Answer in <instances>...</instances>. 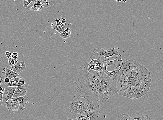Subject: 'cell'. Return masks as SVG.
Segmentation results:
<instances>
[{
    "label": "cell",
    "mask_w": 163,
    "mask_h": 120,
    "mask_svg": "<svg viewBox=\"0 0 163 120\" xmlns=\"http://www.w3.org/2000/svg\"><path fill=\"white\" fill-rule=\"evenodd\" d=\"M73 81L80 97L91 96L98 101H105L118 93L115 81L103 72L90 69L87 63L78 69Z\"/></svg>",
    "instance_id": "obj_1"
},
{
    "label": "cell",
    "mask_w": 163,
    "mask_h": 120,
    "mask_svg": "<svg viewBox=\"0 0 163 120\" xmlns=\"http://www.w3.org/2000/svg\"><path fill=\"white\" fill-rule=\"evenodd\" d=\"M151 81L150 73L144 66L136 61H126L119 72L118 93L131 99L139 98L148 93Z\"/></svg>",
    "instance_id": "obj_2"
},
{
    "label": "cell",
    "mask_w": 163,
    "mask_h": 120,
    "mask_svg": "<svg viewBox=\"0 0 163 120\" xmlns=\"http://www.w3.org/2000/svg\"><path fill=\"white\" fill-rule=\"evenodd\" d=\"M29 98L26 95L12 98L5 104L6 108L12 113L19 114L24 111L29 104Z\"/></svg>",
    "instance_id": "obj_3"
},
{
    "label": "cell",
    "mask_w": 163,
    "mask_h": 120,
    "mask_svg": "<svg viewBox=\"0 0 163 120\" xmlns=\"http://www.w3.org/2000/svg\"><path fill=\"white\" fill-rule=\"evenodd\" d=\"M87 101V109L83 114L90 120H97L100 113V106L97 99L91 96L84 97Z\"/></svg>",
    "instance_id": "obj_4"
},
{
    "label": "cell",
    "mask_w": 163,
    "mask_h": 120,
    "mask_svg": "<svg viewBox=\"0 0 163 120\" xmlns=\"http://www.w3.org/2000/svg\"><path fill=\"white\" fill-rule=\"evenodd\" d=\"M87 107L86 99L84 97H80L74 99L71 102L69 109L72 113L83 114L86 111Z\"/></svg>",
    "instance_id": "obj_5"
},
{
    "label": "cell",
    "mask_w": 163,
    "mask_h": 120,
    "mask_svg": "<svg viewBox=\"0 0 163 120\" xmlns=\"http://www.w3.org/2000/svg\"><path fill=\"white\" fill-rule=\"evenodd\" d=\"M59 1L56 0H42L40 3L44 7V11L50 12L56 11L59 7Z\"/></svg>",
    "instance_id": "obj_6"
},
{
    "label": "cell",
    "mask_w": 163,
    "mask_h": 120,
    "mask_svg": "<svg viewBox=\"0 0 163 120\" xmlns=\"http://www.w3.org/2000/svg\"><path fill=\"white\" fill-rule=\"evenodd\" d=\"M90 60V62L88 63L89 69L98 72H102L104 68V65L102 61L100 59H92Z\"/></svg>",
    "instance_id": "obj_7"
},
{
    "label": "cell",
    "mask_w": 163,
    "mask_h": 120,
    "mask_svg": "<svg viewBox=\"0 0 163 120\" xmlns=\"http://www.w3.org/2000/svg\"><path fill=\"white\" fill-rule=\"evenodd\" d=\"M26 82L24 79L20 76L13 78L10 80L9 83H6V87H12L16 88L21 86H24Z\"/></svg>",
    "instance_id": "obj_8"
},
{
    "label": "cell",
    "mask_w": 163,
    "mask_h": 120,
    "mask_svg": "<svg viewBox=\"0 0 163 120\" xmlns=\"http://www.w3.org/2000/svg\"><path fill=\"white\" fill-rule=\"evenodd\" d=\"M15 89V87L9 86H6L5 88L2 97V102L4 104H6L9 99L13 98Z\"/></svg>",
    "instance_id": "obj_9"
},
{
    "label": "cell",
    "mask_w": 163,
    "mask_h": 120,
    "mask_svg": "<svg viewBox=\"0 0 163 120\" xmlns=\"http://www.w3.org/2000/svg\"><path fill=\"white\" fill-rule=\"evenodd\" d=\"M107 66L105 65H104V68L102 72L105 73L106 75L109 76L110 78L115 81L116 83L118 79L119 72L121 67H120V68L118 69H113V70L111 71L107 70Z\"/></svg>",
    "instance_id": "obj_10"
},
{
    "label": "cell",
    "mask_w": 163,
    "mask_h": 120,
    "mask_svg": "<svg viewBox=\"0 0 163 120\" xmlns=\"http://www.w3.org/2000/svg\"><path fill=\"white\" fill-rule=\"evenodd\" d=\"M26 10L27 11L29 10H33L36 11H44V8L40 4V0H32V2L28 5Z\"/></svg>",
    "instance_id": "obj_11"
},
{
    "label": "cell",
    "mask_w": 163,
    "mask_h": 120,
    "mask_svg": "<svg viewBox=\"0 0 163 120\" xmlns=\"http://www.w3.org/2000/svg\"><path fill=\"white\" fill-rule=\"evenodd\" d=\"M27 90L24 86L17 87L15 89L13 98L19 97L26 95Z\"/></svg>",
    "instance_id": "obj_12"
},
{
    "label": "cell",
    "mask_w": 163,
    "mask_h": 120,
    "mask_svg": "<svg viewBox=\"0 0 163 120\" xmlns=\"http://www.w3.org/2000/svg\"><path fill=\"white\" fill-rule=\"evenodd\" d=\"M2 73L3 74L5 78H8L10 79L19 76V74L14 72L12 69L6 68H4L2 69Z\"/></svg>",
    "instance_id": "obj_13"
},
{
    "label": "cell",
    "mask_w": 163,
    "mask_h": 120,
    "mask_svg": "<svg viewBox=\"0 0 163 120\" xmlns=\"http://www.w3.org/2000/svg\"><path fill=\"white\" fill-rule=\"evenodd\" d=\"M26 68L25 63L23 61L18 62L12 68V70L15 72L18 73L24 70Z\"/></svg>",
    "instance_id": "obj_14"
},
{
    "label": "cell",
    "mask_w": 163,
    "mask_h": 120,
    "mask_svg": "<svg viewBox=\"0 0 163 120\" xmlns=\"http://www.w3.org/2000/svg\"><path fill=\"white\" fill-rule=\"evenodd\" d=\"M131 118V120H154L149 116L141 113L135 115Z\"/></svg>",
    "instance_id": "obj_15"
},
{
    "label": "cell",
    "mask_w": 163,
    "mask_h": 120,
    "mask_svg": "<svg viewBox=\"0 0 163 120\" xmlns=\"http://www.w3.org/2000/svg\"><path fill=\"white\" fill-rule=\"evenodd\" d=\"M0 78V106H1L4 104L2 102V97L6 86V84L3 83V80L2 79V76H1Z\"/></svg>",
    "instance_id": "obj_16"
},
{
    "label": "cell",
    "mask_w": 163,
    "mask_h": 120,
    "mask_svg": "<svg viewBox=\"0 0 163 120\" xmlns=\"http://www.w3.org/2000/svg\"><path fill=\"white\" fill-rule=\"evenodd\" d=\"M71 30L69 28H67L64 31L60 34V37L63 39H67L70 36Z\"/></svg>",
    "instance_id": "obj_17"
},
{
    "label": "cell",
    "mask_w": 163,
    "mask_h": 120,
    "mask_svg": "<svg viewBox=\"0 0 163 120\" xmlns=\"http://www.w3.org/2000/svg\"><path fill=\"white\" fill-rule=\"evenodd\" d=\"M102 62L103 63L105 61H107V63L105 64V65L108 66H114L116 65V63H117L118 61V59H114L113 60H112L110 58H106L105 59H104L102 61Z\"/></svg>",
    "instance_id": "obj_18"
},
{
    "label": "cell",
    "mask_w": 163,
    "mask_h": 120,
    "mask_svg": "<svg viewBox=\"0 0 163 120\" xmlns=\"http://www.w3.org/2000/svg\"><path fill=\"white\" fill-rule=\"evenodd\" d=\"M116 120H131V118L127 114H123L118 116Z\"/></svg>",
    "instance_id": "obj_19"
},
{
    "label": "cell",
    "mask_w": 163,
    "mask_h": 120,
    "mask_svg": "<svg viewBox=\"0 0 163 120\" xmlns=\"http://www.w3.org/2000/svg\"><path fill=\"white\" fill-rule=\"evenodd\" d=\"M66 24H63L60 25H56L55 27V29L59 34L63 32L65 30Z\"/></svg>",
    "instance_id": "obj_20"
},
{
    "label": "cell",
    "mask_w": 163,
    "mask_h": 120,
    "mask_svg": "<svg viewBox=\"0 0 163 120\" xmlns=\"http://www.w3.org/2000/svg\"><path fill=\"white\" fill-rule=\"evenodd\" d=\"M19 60L18 59L15 60L12 58H8V62L9 65L12 68L13 66L16 64L18 62Z\"/></svg>",
    "instance_id": "obj_21"
},
{
    "label": "cell",
    "mask_w": 163,
    "mask_h": 120,
    "mask_svg": "<svg viewBox=\"0 0 163 120\" xmlns=\"http://www.w3.org/2000/svg\"><path fill=\"white\" fill-rule=\"evenodd\" d=\"M77 120H90L88 117L82 114H79L76 117Z\"/></svg>",
    "instance_id": "obj_22"
},
{
    "label": "cell",
    "mask_w": 163,
    "mask_h": 120,
    "mask_svg": "<svg viewBox=\"0 0 163 120\" xmlns=\"http://www.w3.org/2000/svg\"><path fill=\"white\" fill-rule=\"evenodd\" d=\"M32 1V0H23L22 2L23 4V7L25 8L26 9L28 5H29Z\"/></svg>",
    "instance_id": "obj_23"
},
{
    "label": "cell",
    "mask_w": 163,
    "mask_h": 120,
    "mask_svg": "<svg viewBox=\"0 0 163 120\" xmlns=\"http://www.w3.org/2000/svg\"><path fill=\"white\" fill-rule=\"evenodd\" d=\"M18 56H19V55H18L17 52H14L12 54L11 58H13L14 59L17 60V58H18Z\"/></svg>",
    "instance_id": "obj_24"
},
{
    "label": "cell",
    "mask_w": 163,
    "mask_h": 120,
    "mask_svg": "<svg viewBox=\"0 0 163 120\" xmlns=\"http://www.w3.org/2000/svg\"><path fill=\"white\" fill-rule=\"evenodd\" d=\"M5 54H6V55L7 56V57L8 58H11L12 55V53L6 51L5 52Z\"/></svg>",
    "instance_id": "obj_25"
},
{
    "label": "cell",
    "mask_w": 163,
    "mask_h": 120,
    "mask_svg": "<svg viewBox=\"0 0 163 120\" xmlns=\"http://www.w3.org/2000/svg\"><path fill=\"white\" fill-rule=\"evenodd\" d=\"M10 79H9L8 78H6L4 79V82L6 83H9V82L10 81Z\"/></svg>",
    "instance_id": "obj_26"
},
{
    "label": "cell",
    "mask_w": 163,
    "mask_h": 120,
    "mask_svg": "<svg viewBox=\"0 0 163 120\" xmlns=\"http://www.w3.org/2000/svg\"><path fill=\"white\" fill-rule=\"evenodd\" d=\"M61 21L63 24H65L66 22V19H62Z\"/></svg>",
    "instance_id": "obj_27"
},
{
    "label": "cell",
    "mask_w": 163,
    "mask_h": 120,
    "mask_svg": "<svg viewBox=\"0 0 163 120\" xmlns=\"http://www.w3.org/2000/svg\"><path fill=\"white\" fill-rule=\"evenodd\" d=\"M63 24L62 23L61 21H60L57 23H56V25H60Z\"/></svg>",
    "instance_id": "obj_28"
},
{
    "label": "cell",
    "mask_w": 163,
    "mask_h": 120,
    "mask_svg": "<svg viewBox=\"0 0 163 120\" xmlns=\"http://www.w3.org/2000/svg\"><path fill=\"white\" fill-rule=\"evenodd\" d=\"M60 21H61V20L60 19H55V22L56 23H57Z\"/></svg>",
    "instance_id": "obj_29"
},
{
    "label": "cell",
    "mask_w": 163,
    "mask_h": 120,
    "mask_svg": "<svg viewBox=\"0 0 163 120\" xmlns=\"http://www.w3.org/2000/svg\"><path fill=\"white\" fill-rule=\"evenodd\" d=\"M66 120H73V119H72L71 118H68Z\"/></svg>",
    "instance_id": "obj_30"
},
{
    "label": "cell",
    "mask_w": 163,
    "mask_h": 120,
    "mask_svg": "<svg viewBox=\"0 0 163 120\" xmlns=\"http://www.w3.org/2000/svg\"><path fill=\"white\" fill-rule=\"evenodd\" d=\"M116 2H121L122 1H116Z\"/></svg>",
    "instance_id": "obj_31"
},
{
    "label": "cell",
    "mask_w": 163,
    "mask_h": 120,
    "mask_svg": "<svg viewBox=\"0 0 163 120\" xmlns=\"http://www.w3.org/2000/svg\"><path fill=\"white\" fill-rule=\"evenodd\" d=\"M73 120H77V119H73Z\"/></svg>",
    "instance_id": "obj_32"
}]
</instances>
